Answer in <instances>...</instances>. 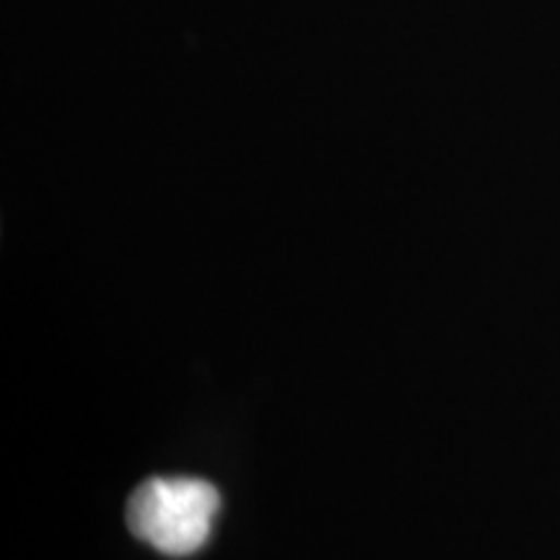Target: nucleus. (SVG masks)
Masks as SVG:
<instances>
[{"instance_id":"1","label":"nucleus","mask_w":560,"mask_h":560,"mask_svg":"<svg viewBox=\"0 0 560 560\" xmlns=\"http://www.w3.org/2000/svg\"><path fill=\"white\" fill-rule=\"evenodd\" d=\"M219 490L200 478H151L132 490L128 527L164 556H190L208 542Z\"/></svg>"}]
</instances>
